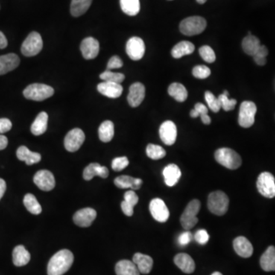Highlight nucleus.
I'll list each match as a JSON object with an SVG mask.
<instances>
[{
	"label": "nucleus",
	"mask_w": 275,
	"mask_h": 275,
	"mask_svg": "<svg viewBox=\"0 0 275 275\" xmlns=\"http://www.w3.org/2000/svg\"><path fill=\"white\" fill-rule=\"evenodd\" d=\"M74 255L71 251L63 249L53 255L48 265V275H63L74 263Z\"/></svg>",
	"instance_id": "nucleus-1"
},
{
	"label": "nucleus",
	"mask_w": 275,
	"mask_h": 275,
	"mask_svg": "<svg viewBox=\"0 0 275 275\" xmlns=\"http://www.w3.org/2000/svg\"><path fill=\"white\" fill-rule=\"evenodd\" d=\"M215 159L219 164L230 170L238 169L242 163L241 156L236 151L228 148L217 150Z\"/></svg>",
	"instance_id": "nucleus-2"
},
{
	"label": "nucleus",
	"mask_w": 275,
	"mask_h": 275,
	"mask_svg": "<svg viewBox=\"0 0 275 275\" xmlns=\"http://www.w3.org/2000/svg\"><path fill=\"white\" fill-rule=\"evenodd\" d=\"M229 197L223 191H214L208 197V209L215 215H225L229 209Z\"/></svg>",
	"instance_id": "nucleus-3"
},
{
	"label": "nucleus",
	"mask_w": 275,
	"mask_h": 275,
	"mask_svg": "<svg viewBox=\"0 0 275 275\" xmlns=\"http://www.w3.org/2000/svg\"><path fill=\"white\" fill-rule=\"evenodd\" d=\"M54 89L51 86L42 83L28 85L23 91L24 97L34 101H43L52 97Z\"/></svg>",
	"instance_id": "nucleus-4"
},
{
	"label": "nucleus",
	"mask_w": 275,
	"mask_h": 275,
	"mask_svg": "<svg viewBox=\"0 0 275 275\" xmlns=\"http://www.w3.org/2000/svg\"><path fill=\"white\" fill-rule=\"evenodd\" d=\"M206 28V19L201 16H191L184 19L180 24V31L188 36L201 34Z\"/></svg>",
	"instance_id": "nucleus-5"
},
{
	"label": "nucleus",
	"mask_w": 275,
	"mask_h": 275,
	"mask_svg": "<svg viewBox=\"0 0 275 275\" xmlns=\"http://www.w3.org/2000/svg\"><path fill=\"white\" fill-rule=\"evenodd\" d=\"M201 207L200 200H193L188 203L185 211L180 217V223L184 229L190 230L193 229L198 223L197 214L199 213Z\"/></svg>",
	"instance_id": "nucleus-6"
},
{
	"label": "nucleus",
	"mask_w": 275,
	"mask_h": 275,
	"mask_svg": "<svg viewBox=\"0 0 275 275\" xmlns=\"http://www.w3.org/2000/svg\"><path fill=\"white\" fill-rule=\"evenodd\" d=\"M43 48V41L42 36L36 32H33L28 35L21 47V51L26 57L37 55Z\"/></svg>",
	"instance_id": "nucleus-7"
},
{
	"label": "nucleus",
	"mask_w": 275,
	"mask_h": 275,
	"mask_svg": "<svg viewBox=\"0 0 275 275\" xmlns=\"http://www.w3.org/2000/svg\"><path fill=\"white\" fill-rule=\"evenodd\" d=\"M257 106L252 101H244L241 103L238 113V124L245 129L250 128L255 123Z\"/></svg>",
	"instance_id": "nucleus-8"
},
{
	"label": "nucleus",
	"mask_w": 275,
	"mask_h": 275,
	"mask_svg": "<svg viewBox=\"0 0 275 275\" xmlns=\"http://www.w3.org/2000/svg\"><path fill=\"white\" fill-rule=\"evenodd\" d=\"M257 189L258 192L266 198L275 197V178L270 173H261L257 180Z\"/></svg>",
	"instance_id": "nucleus-9"
},
{
	"label": "nucleus",
	"mask_w": 275,
	"mask_h": 275,
	"mask_svg": "<svg viewBox=\"0 0 275 275\" xmlns=\"http://www.w3.org/2000/svg\"><path fill=\"white\" fill-rule=\"evenodd\" d=\"M85 140V134L78 128L70 131L65 139V147L67 151L75 152L80 149Z\"/></svg>",
	"instance_id": "nucleus-10"
},
{
	"label": "nucleus",
	"mask_w": 275,
	"mask_h": 275,
	"mask_svg": "<svg viewBox=\"0 0 275 275\" xmlns=\"http://www.w3.org/2000/svg\"><path fill=\"white\" fill-rule=\"evenodd\" d=\"M126 53L133 60H139L144 57L145 52V45L141 38L132 37L126 44Z\"/></svg>",
	"instance_id": "nucleus-11"
},
{
	"label": "nucleus",
	"mask_w": 275,
	"mask_h": 275,
	"mask_svg": "<svg viewBox=\"0 0 275 275\" xmlns=\"http://www.w3.org/2000/svg\"><path fill=\"white\" fill-rule=\"evenodd\" d=\"M149 210L153 218L159 223H165L169 219V209L162 199H153L150 202Z\"/></svg>",
	"instance_id": "nucleus-12"
},
{
	"label": "nucleus",
	"mask_w": 275,
	"mask_h": 275,
	"mask_svg": "<svg viewBox=\"0 0 275 275\" xmlns=\"http://www.w3.org/2000/svg\"><path fill=\"white\" fill-rule=\"evenodd\" d=\"M159 135L162 142L166 145H173L177 139V126L172 121H165L162 123L159 129Z\"/></svg>",
	"instance_id": "nucleus-13"
},
{
	"label": "nucleus",
	"mask_w": 275,
	"mask_h": 275,
	"mask_svg": "<svg viewBox=\"0 0 275 275\" xmlns=\"http://www.w3.org/2000/svg\"><path fill=\"white\" fill-rule=\"evenodd\" d=\"M34 183L44 191H50L55 187V179L51 171L41 170L34 176Z\"/></svg>",
	"instance_id": "nucleus-14"
},
{
	"label": "nucleus",
	"mask_w": 275,
	"mask_h": 275,
	"mask_svg": "<svg viewBox=\"0 0 275 275\" xmlns=\"http://www.w3.org/2000/svg\"><path fill=\"white\" fill-rule=\"evenodd\" d=\"M145 97V87L142 83H137L131 85L129 87L128 102L132 107H138L140 106Z\"/></svg>",
	"instance_id": "nucleus-15"
},
{
	"label": "nucleus",
	"mask_w": 275,
	"mask_h": 275,
	"mask_svg": "<svg viewBox=\"0 0 275 275\" xmlns=\"http://www.w3.org/2000/svg\"><path fill=\"white\" fill-rule=\"evenodd\" d=\"M80 51L86 60H92L97 57L100 52V43L94 38H86L81 42Z\"/></svg>",
	"instance_id": "nucleus-16"
},
{
	"label": "nucleus",
	"mask_w": 275,
	"mask_h": 275,
	"mask_svg": "<svg viewBox=\"0 0 275 275\" xmlns=\"http://www.w3.org/2000/svg\"><path fill=\"white\" fill-rule=\"evenodd\" d=\"M97 217V211L92 208H83L74 216V222L80 227H89Z\"/></svg>",
	"instance_id": "nucleus-17"
},
{
	"label": "nucleus",
	"mask_w": 275,
	"mask_h": 275,
	"mask_svg": "<svg viewBox=\"0 0 275 275\" xmlns=\"http://www.w3.org/2000/svg\"><path fill=\"white\" fill-rule=\"evenodd\" d=\"M97 89L102 95L108 98L115 99L119 97L123 94V88L119 83L103 81L99 83Z\"/></svg>",
	"instance_id": "nucleus-18"
},
{
	"label": "nucleus",
	"mask_w": 275,
	"mask_h": 275,
	"mask_svg": "<svg viewBox=\"0 0 275 275\" xmlns=\"http://www.w3.org/2000/svg\"><path fill=\"white\" fill-rule=\"evenodd\" d=\"M20 59L16 54H5L0 56V75H4L19 67Z\"/></svg>",
	"instance_id": "nucleus-19"
},
{
	"label": "nucleus",
	"mask_w": 275,
	"mask_h": 275,
	"mask_svg": "<svg viewBox=\"0 0 275 275\" xmlns=\"http://www.w3.org/2000/svg\"><path fill=\"white\" fill-rule=\"evenodd\" d=\"M234 250L242 258H250L253 254V246L248 238L244 236H238L233 241Z\"/></svg>",
	"instance_id": "nucleus-20"
},
{
	"label": "nucleus",
	"mask_w": 275,
	"mask_h": 275,
	"mask_svg": "<svg viewBox=\"0 0 275 275\" xmlns=\"http://www.w3.org/2000/svg\"><path fill=\"white\" fill-rule=\"evenodd\" d=\"M132 261L135 263L140 273H142L143 274L149 273L152 269L153 264H154L151 257L142 253L135 254L133 258H132Z\"/></svg>",
	"instance_id": "nucleus-21"
},
{
	"label": "nucleus",
	"mask_w": 275,
	"mask_h": 275,
	"mask_svg": "<svg viewBox=\"0 0 275 275\" xmlns=\"http://www.w3.org/2000/svg\"><path fill=\"white\" fill-rule=\"evenodd\" d=\"M95 176L106 178L109 176V170L106 167L101 166L98 163L89 164L83 171V178L86 180H90Z\"/></svg>",
	"instance_id": "nucleus-22"
},
{
	"label": "nucleus",
	"mask_w": 275,
	"mask_h": 275,
	"mask_svg": "<svg viewBox=\"0 0 275 275\" xmlns=\"http://www.w3.org/2000/svg\"><path fill=\"white\" fill-rule=\"evenodd\" d=\"M181 171L177 165L171 164L165 167L163 170V176L167 186L174 187L181 177Z\"/></svg>",
	"instance_id": "nucleus-23"
},
{
	"label": "nucleus",
	"mask_w": 275,
	"mask_h": 275,
	"mask_svg": "<svg viewBox=\"0 0 275 275\" xmlns=\"http://www.w3.org/2000/svg\"><path fill=\"white\" fill-rule=\"evenodd\" d=\"M115 186L120 189H127L131 188L132 190H139L142 187L143 181L142 179L135 178L130 176L121 175L116 177L114 180Z\"/></svg>",
	"instance_id": "nucleus-24"
},
{
	"label": "nucleus",
	"mask_w": 275,
	"mask_h": 275,
	"mask_svg": "<svg viewBox=\"0 0 275 275\" xmlns=\"http://www.w3.org/2000/svg\"><path fill=\"white\" fill-rule=\"evenodd\" d=\"M174 264L186 273H192L195 270L194 259L186 253L177 254L174 258Z\"/></svg>",
	"instance_id": "nucleus-25"
},
{
	"label": "nucleus",
	"mask_w": 275,
	"mask_h": 275,
	"mask_svg": "<svg viewBox=\"0 0 275 275\" xmlns=\"http://www.w3.org/2000/svg\"><path fill=\"white\" fill-rule=\"evenodd\" d=\"M261 268L264 271H274L275 270V248L269 246L267 250L261 255L260 259Z\"/></svg>",
	"instance_id": "nucleus-26"
},
{
	"label": "nucleus",
	"mask_w": 275,
	"mask_h": 275,
	"mask_svg": "<svg viewBox=\"0 0 275 275\" xmlns=\"http://www.w3.org/2000/svg\"><path fill=\"white\" fill-rule=\"evenodd\" d=\"M16 156L19 160L25 162L27 165L39 163L42 159V156L39 153L33 152L25 146L19 147L16 152Z\"/></svg>",
	"instance_id": "nucleus-27"
},
{
	"label": "nucleus",
	"mask_w": 275,
	"mask_h": 275,
	"mask_svg": "<svg viewBox=\"0 0 275 275\" xmlns=\"http://www.w3.org/2000/svg\"><path fill=\"white\" fill-rule=\"evenodd\" d=\"M116 275H140L139 269L133 261L121 260L115 265Z\"/></svg>",
	"instance_id": "nucleus-28"
},
{
	"label": "nucleus",
	"mask_w": 275,
	"mask_h": 275,
	"mask_svg": "<svg viewBox=\"0 0 275 275\" xmlns=\"http://www.w3.org/2000/svg\"><path fill=\"white\" fill-rule=\"evenodd\" d=\"M194 50H195V46L192 42L183 41V42H179L172 48L171 55L174 58L178 59L184 56L192 54Z\"/></svg>",
	"instance_id": "nucleus-29"
},
{
	"label": "nucleus",
	"mask_w": 275,
	"mask_h": 275,
	"mask_svg": "<svg viewBox=\"0 0 275 275\" xmlns=\"http://www.w3.org/2000/svg\"><path fill=\"white\" fill-rule=\"evenodd\" d=\"M31 259V255L23 246H18L13 252V260L17 267L26 265Z\"/></svg>",
	"instance_id": "nucleus-30"
},
{
	"label": "nucleus",
	"mask_w": 275,
	"mask_h": 275,
	"mask_svg": "<svg viewBox=\"0 0 275 275\" xmlns=\"http://www.w3.org/2000/svg\"><path fill=\"white\" fill-rule=\"evenodd\" d=\"M48 115L47 112H42L37 115L31 126V132L33 135H41L46 132L48 128Z\"/></svg>",
	"instance_id": "nucleus-31"
},
{
	"label": "nucleus",
	"mask_w": 275,
	"mask_h": 275,
	"mask_svg": "<svg viewBox=\"0 0 275 275\" xmlns=\"http://www.w3.org/2000/svg\"><path fill=\"white\" fill-rule=\"evenodd\" d=\"M168 94L177 102L183 103L188 99V92L186 87L181 83H173L170 85L168 89Z\"/></svg>",
	"instance_id": "nucleus-32"
},
{
	"label": "nucleus",
	"mask_w": 275,
	"mask_h": 275,
	"mask_svg": "<svg viewBox=\"0 0 275 275\" xmlns=\"http://www.w3.org/2000/svg\"><path fill=\"white\" fill-rule=\"evenodd\" d=\"M241 45H242V49L245 53L248 55L253 57L256 54L261 43H260L259 39L258 38L249 35L243 39Z\"/></svg>",
	"instance_id": "nucleus-33"
},
{
	"label": "nucleus",
	"mask_w": 275,
	"mask_h": 275,
	"mask_svg": "<svg viewBox=\"0 0 275 275\" xmlns=\"http://www.w3.org/2000/svg\"><path fill=\"white\" fill-rule=\"evenodd\" d=\"M93 0H72L71 4V13L74 17H79L84 14L92 4Z\"/></svg>",
	"instance_id": "nucleus-34"
},
{
	"label": "nucleus",
	"mask_w": 275,
	"mask_h": 275,
	"mask_svg": "<svg viewBox=\"0 0 275 275\" xmlns=\"http://www.w3.org/2000/svg\"><path fill=\"white\" fill-rule=\"evenodd\" d=\"M114 137V124L109 120L103 121L99 128V138L103 142H109Z\"/></svg>",
	"instance_id": "nucleus-35"
},
{
	"label": "nucleus",
	"mask_w": 275,
	"mask_h": 275,
	"mask_svg": "<svg viewBox=\"0 0 275 275\" xmlns=\"http://www.w3.org/2000/svg\"><path fill=\"white\" fill-rule=\"evenodd\" d=\"M120 7L123 13L128 16H136L140 11L139 0H120Z\"/></svg>",
	"instance_id": "nucleus-36"
},
{
	"label": "nucleus",
	"mask_w": 275,
	"mask_h": 275,
	"mask_svg": "<svg viewBox=\"0 0 275 275\" xmlns=\"http://www.w3.org/2000/svg\"><path fill=\"white\" fill-rule=\"evenodd\" d=\"M191 116L192 118L200 116L202 121L205 125H209L211 123L210 117L208 115L207 107L201 103H197L195 105L194 109L191 111Z\"/></svg>",
	"instance_id": "nucleus-37"
},
{
	"label": "nucleus",
	"mask_w": 275,
	"mask_h": 275,
	"mask_svg": "<svg viewBox=\"0 0 275 275\" xmlns=\"http://www.w3.org/2000/svg\"><path fill=\"white\" fill-rule=\"evenodd\" d=\"M23 202L25 207L31 213L34 214V215H39L42 212V206L33 194H26L24 197Z\"/></svg>",
	"instance_id": "nucleus-38"
},
{
	"label": "nucleus",
	"mask_w": 275,
	"mask_h": 275,
	"mask_svg": "<svg viewBox=\"0 0 275 275\" xmlns=\"http://www.w3.org/2000/svg\"><path fill=\"white\" fill-rule=\"evenodd\" d=\"M146 154L152 160H159L166 156V151L160 145L149 144L147 146Z\"/></svg>",
	"instance_id": "nucleus-39"
},
{
	"label": "nucleus",
	"mask_w": 275,
	"mask_h": 275,
	"mask_svg": "<svg viewBox=\"0 0 275 275\" xmlns=\"http://www.w3.org/2000/svg\"><path fill=\"white\" fill-rule=\"evenodd\" d=\"M100 79L103 81L112 82V83H121L124 81L125 75L121 73L112 72V71H104L100 75Z\"/></svg>",
	"instance_id": "nucleus-40"
},
{
	"label": "nucleus",
	"mask_w": 275,
	"mask_h": 275,
	"mask_svg": "<svg viewBox=\"0 0 275 275\" xmlns=\"http://www.w3.org/2000/svg\"><path fill=\"white\" fill-rule=\"evenodd\" d=\"M205 100H206L208 106H209L211 111L213 112H220V109H221V105H220L218 97H216L210 91H206V93H205Z\"/></svg>",
	"instance_id": "nucleus-41"
},
{
	"label": "nucleus",
	"mask_w": 275,
	"mask_h": 275,
	"mask_svg": "<svg viewBox=\"0 0 275 275\" xmlns=\"http://www.w3.org/2000/svg\"><path fill=\"white\" fill-rule=\"evenodd\" d=\"M199 54L202 58L207 63H213L216 60V54L212 48L208 45H203L199 49Z\"/></svg>",
	"instance_id": "nucleus-42"
},
{
	"label": "nucleus",
	"mask_w": 275,
	"mask_h": 275,
	"mask_svg": "<svg viewBox=\"0 0 275 275\" xmlns=\"http://www.w3.org/2000/svg\"><path fill=\"white\" fill-rule=\"evenodd\" d=\"M218 99L220 100L221 108H223L226 112L233 110L235 109V105L237 103L236 100H234V99L230 100L228 96L224 95L223 94L219 96Z\"/></svg>",
	"instance_id": "nucleus-43"
},
{
	"label": "nucleus",
	"mask_w": 275,
	"mask_h": 275,
	"mask_svg": "<svg viewBox=\"0 0 275 275\" xmlns=\"http://www.w3.org/2000/svg\"><path fill=\"white\" fill-rule=\"evenodd\" d=\"M193 75L194 77L197 79H203L207 78L211 74V71L208 67L205 66V65H197L195 66L193 69Z\"/></svg>",
	"instance_id": "nucleus-44"
},
{
	"label": "nucleus",
	"mask_w": 275,
	"mask_h": 275,
	"mask_svg": "<svg viewBox=\"0 0 275 275\" xmlns=\"http://www.w3.org/2000/svg\"><path fill=\"white\" fill-rule=\"evenodd\" d=\"M129 165V159L126 157H118L113 159L112 168L115 171H121Z\"/></svg>",
	"instance_id": "nucleus-45"
},
{
	"label": "nucleus",
	"mask_w": 275,
	"mask_h": 275,
	"mask_svg": "<svg viewBox=\"0 0 275 275\" xmlns=\"http://www.w3.org/2000/svg\"><path fill=\"white\" fill-rule=\"evenodd\" d=\"M194 238L196 241L200 245H206L209 239V235L208 234L207 231L205 229H200L196 232L194 235Z\"/></svg>",
	"instance_id": "nucleus-46"
},
{
	"label": "nucleus",
	"mask_w": 275,
	"mask_h": 275,
	"mask_svg": "<svg viewBox=\"0 0 275 275\" xmlns=\"http://www.w3.org/2000/svg\"><path fill=\"white\" fill-rule=\"evenodd\" d=\"M124 201L132 206H135L139 202V197L134 191H129L125 194Z\"/></svg>",
	"instance_id": "nucleus-47"
},
{
	"label": "nucleus",
	"mask_w": 275,
	"mask_h": 275,
	"mask_svg": "<svg viewBox=\"0 0 275 275\" xmlns=\"http://www.w3.org/2000/svg\"><path fill=\"white\" fill-rule=\"evenodd\" d=\"M123 66V62L121 59L118 56H113L109 59L107 64V70L112 71L113 69H118Z\"/></svg>",
	"instance_id": "nucleus-48"
},
{
	"label": "nucleus",
	"mask_w": 275,
	"mask_h": 275,
	"mask_svg": "<svg viewBox=\"0 0 275 275\" xmlns=\"http://www.w3.org/2000/svg\"><path fill=\"white\" fill-rule=\"evenodd\" d=\"M12 126L13 124L9 118H0V134L6 133L11 130Z\"/></svg>",
	"instance_id": "nucleus-49"
},
{
	"label": "nucleus",
	"mask_w": 275,
	"mask_h": 275,
	"mask_svg": "<svg viewBox=\"0 0 275 275\" xmlns=\"http://www.w3.org/2000/svg\"><path fill=\"white\" fill-rule=\"evenodd\" d=\"M193 239V235L191 232L189 231H187V232H184L181 235L179 236L178 241L180 245L181 246H185L189 244Z\"/></svg>",
	"instance_id": "nucleus-50"
},
{
	"label": "nucleus",
	"mask_w": 275,
	"mask_h": 275,
	"mask_svg": "<svg viewBox=\"0 0 275 275\" xmlns=\"http://www.w3.org/2000/svg\"><path fill=\"white\" fill-rule=\"evenodd\" d=\"M121 210H123V213L127 217H132L134 213V207L130 206V205L126 203V202L123 201L121 203Z\"/></svg>",
	"instance_id": "nucleus-51"
},
{
	"label": "nucleus",
	"mask_w": 275,
	"mask_h": 275,
	"mask_svg": "<svg viewBox=\"0 0 275 275\" xmlns=\"http://www.w3.org/2000/svg\"><path fill=\"white\" fill-rule=\"evenodd\" d=\"M268 54V51H267V48H266L264 45H260L259 48H258V51H257L256 54L255 55L260 56V57H266ZM254 55V56H255Z\"/></svg>",
	"instance_id": "nucleus-52"
},
{
	"label": "nucleus",
	"mask_w": 275,
	"mask_h": 275,
	"mask_svg": "<svg viewBox=\"0 0 275 275\" xmlns=\"http://www.w3.org/2000/svg\"><path fill=\"white\" fill-rule=\"evenodd\" d=\"M7 45H8V41H7L5 35L2 32H0V49L7 48Z\"/></svg>",
	"instance_id": "nucleus-53"
},
{
	"label": "nucleus",
	"mask_w": 275,
	"mask_h": 275,
	"mask_svg": "<svg viewBox=\"0 0 275 275\" xmlns=\"http://www.w3.org/2000/svg\"><path fill=\"white\" fill-rule=\"evenodd\" d=\"M253 58L255 63H256L257 65H259V66H264V65H265L266 63H267V59H266V57L255 55L253 56Z\"/></svg>",
	"instance_id": "nucleus-54"
},
{
	"label": "nucleus",
	"mask_w": 275,
	"mask_h": 275,
	"mask_svg": "<svg viewBox=\"0 0 275 275\" xmlns=\"http://www.w3.org/2000/svg\"><path fill=\"white\" fill-rule=\"evenodd\" d=\"M8 145V139L5 135H0V151L5 149Z\"/></svg>",
	"instance_id": "nucleus-55"
},
{
	"label": "nucleus",
	"mask_w": 275,
	"mask_h": 275,
	"mask_svg": "<svg viewBox=\"0 0 275 275\" xmlns=\"http://www.w3.org/2000/svg\"><path fill=\"white\" fill-rule=\"evenodd\" d=\"M6 191H7V183L4 179L0 178V200L4 197Z\"/></svg>",
	"instance_id": "nucleus-56"
},
{
	"label": "nucleus",
	"mask_w": 275,
	"mask_h": 275,
	"mask_svg": "<svg viewBox=\"0 0 275 275\" xmlns=\"http://www.w3.org/2000/svg\"><path fill=\"white\" fill-rule=\"evenodd\" d=\"M206 1H207V0H197V2L199 4H204Z\"/></svg>",
	"instance_id": "nucleus-57"
},
{
	"label": "nucleus",
	"mask_w": 275,
	"mask_h": 275,
	"mask_svg": "<svg viewBox=\"0 0 275 275\" xmlns=\"http://www.w3.org/2000/svg\"><path fill=\"white\" fill-rule=\"evenodd\" d=\"M211 275H223V273H220V272L219 271H216L214 272V273H212Z\"/></svg>",
	"instance_id": "nucleus-58"
},
{
	"label": "nucleus",
	"mask_w": 275,
	"mask_h": 275,
	"mask_svg": "<svg viewBox=\"0 0 275 275\" xmlns=\"http://www.w3.org/2000/svg\"><path fill=\"white\" fill-rule=\"evenodd\" d=\"M223 94H224V95L228 96V97H229V93H228L227 90L223 91Z\"/></svg>",
	"instance_id": "nucleus-59"
}]
</instances>
